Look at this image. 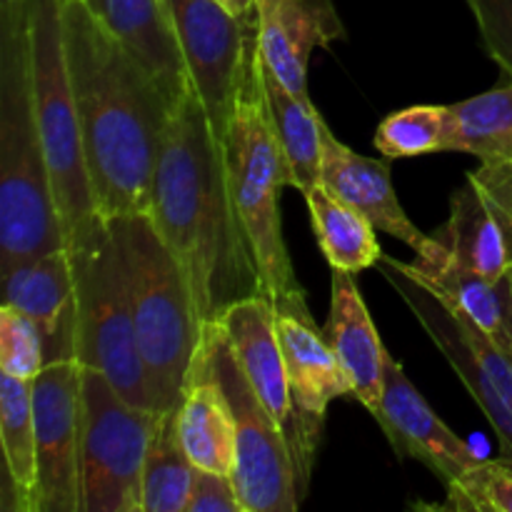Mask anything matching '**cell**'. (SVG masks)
<instances>
[{"label": "cell", "mask_w": 512, "mask_h": 512, "mask_svg": "<svg viewBox=\"0 0 512 512\" xmlns=\"http://www.w3.org/2000/svg\"><path fill=\"white\" fill-rule=\"evenodd\" d=\"M223 148L230 195L248 238L260 293L273 300L275 308L310 313L283 238L280 190L285 185L293 188V170L270 120L258 38L250 48L243 78L235 90Z\"/></svg>", "instance_id": "277c9868"}, {"label": "cell", "mask_w": 512, "mask_h": 512, "mask_svg": "<svg viewBox=\"0 0 512 512\" xmlns=\"http://www.w3.org/2000/svg\"><path fill=\"white\" fill-rule=\"evenodd\" d=\"M58 8L98 215L148 213L155 158L175 103L83 0H58Z\"/></svg>", "instance_id": "6da1fadb"}, {"label": "cell", "mask_w": 512, "mask_h": 512, "mask_svg": "<svg viewBox=\"0 0 512 512\" xmlns=\"http://www.w3.org/2000/svg\"><path fill=\"white\" fill-rule=\"evenodd\" d=\"M320 253L333 270L358 275L380 263L383 250L375 238V225L360 210L330 193L323 183L305 193Z\"/></svg>", "instance_id": "cb8c5ba5"}, {"label": "cell", "mask_w": 512, "mask_h": 512, "mask_svg": "<svg viewBox=\"0 0 512 512\" xmlns=\"http://www.w3.org/2000/svg\"><path fill=\"white\" fill-rule=\"evenodd\" d=\"M445 490L448 510L512 512V460H478Z\"/></svg>", "instance_id": "f1b7e54d"}, {"label": "cell", "mask_w": 512, "mask_h": 512, "mask_svg": "<svg viewBox=\"0 0 512 512\" xmlns=\"http://www.w3.org/2000/svg\"><path fill=\"white\" fill-rule=\"evenodd\" d=\"M70 255L75 265V358L103 373L128 403L155 410L123 263L108 220Z\"/></svg>", "instance_id": "52a82bcc"}, {"label": "cell", "mask_w": 512, "mask_h": 512, "mask_svg": "<svg viewBox=\"0 0 512 512\" xmlns=\"http://www.w3.org/2000/svg\"><path fill=\"white\" fill-rule=\"evenodd\" d=\"M200 350L228 395L235 420L233 483L245 512H295L298 478L285 430L250 385L228 335L218 320L203 323Z\"/></svg>", "instance_id": "ba28073f"}, {"label": "cell", "mask_w": 512, "mask_h": 512, "mask_svg": "<svg viewBox=\"0 0 512 512\" xmlns=\"http://www.w3.org/2000/svg\"><path fill=\"white\" fill-rule=\"evenodd\" d=\"M320 333L338 358L343 373L348 375L353 400H358L370 415L378 413L383 400L388 350L375 330L353 273L333 270L330 313Z\"/></svg>", "instance_id": "d6986e66"}, {"label": "cell", "mask_w": 512, "mask_h": 512, "mask_svg": "<svg viewBox=\"0 0 512 512\" xmlns=\"http://www.w3.org/2000/svg\"><path fill=\"white\" fill-rule=\"evenodd\" d=\"M218 323L223 325L258 398L285 430L290 453H295L298 418H295L293 393H290L288 365H285L278 325H275L273 300L265 298L263 293L245 295L220 313Z\"/></svg>", "instance_id": "9a60e30c"}, {"label": "cell", "mask_w": 512, "mask_h": 512, "mask_svg": "<svg viewBox=\"0 0 512 512\" xmlns=\"http://www.w3.org/2000/svg\"><path fill=\"white\" fill-rule=\"evenodd\" d=\"M380 273L403 298L435 348L445 355L512 460V353L460 315L448 300L410 275L403 263L380 258Z\"/></svg>", "instance_id": "30bf717a"}, {"label": "cell", "mask_w": 512, "mask_h": 512, "mask_svg": "<svg viewBox=\"0 0 512 512\" xmlns=\"http://www.w3.org/2000/svg\"><path fill=\"white\" fill-rule=\"evenodd\" d=\"M183 53L188 83L198 93L215 135L225 143L235 90L258 38L255 20L235 18L218 0H165Z\"/></svg>", "instance_id": "8fae6325"}, {"label": "cell", "mask_w": 512, "mask_h": 512, "mask_svg": "<svg viewBox=\"0 0 512 512\" xmlns=\"http://www.w3.org/2000/svg\"><path fill=\"white\" fill-rule=\"evenodd\" d=\"M178 428L195 468L233 475L235 420L228 395L210 370L205 353L195 350L178 405Z\"/></svg>", "instance_id": "44dd1931"}, {"label": "cell", "mask_w": 512, "mask_h": 512, "mask_svg": "<svg viewBox=\"0 0 512 512\" xmlns=\"http://www.w3.org/2000/svg\"><path fill=\"white\" fill-rule=\"evenodd\" d=\"M188 512H245L233 475L195 468Z\"/></svg>", "instance_id": "1f68e13d"}, {"label": "cell", "mask_w": 512, "mask_h": 512, "mask_svg": "<svg viewBox=\"0 0 512 512\" xmlns=\"http://www.w3.org/2000/svg\"><path fill=\"white\" fill-rule=\"evenodd\" d=\"M263 85L268 100L270 120L278 135L283 153L293 170V188L308 193L320 185V163H323V128L325 118L315 110L313 100L290 93L268 70L263 60Z\"/></svg>", "instance_id": "d4e9b609"}, {"label": "cell", "mask_w": 512, "mask_h": 512, "mask_svg": "<svg viewBox=\"0 0 512 512\" xmlns=\"http://www.w3.org/2000/svg\"><path fill=\"white\" fill-rule=\"evenodd\" d=\"M48 365V345L35 320L3 303L0 310V373L35 380Z\"/></svg>", "instance_id": "f546056e"}, {"label": "cell", "mask_w": 512, "mask_h": 512, "mask_svg": "<svg viewBox=\"0 0 512 512\" xmlns=\"http://www.w3.org/2000/svg\"><path fill=\"white\" fill-rule=\"evenodd\" d=\"M95 18L143 60L173 103L188 88V70L165 0H83Z\"/></svg>", "instance_id": "7402d4cb"}, {"label": "cell", "mask_w": 512, "mask_h": 512, "mask_svg": "<svg viewBox=\"0 0 512 512\" xmlns=\"http://www.w3.org/2000/svg\"><path fill=\"white\" fill-rule=\"evenodd\" d=\"M320 183L340 200L360 210L378 233L400 240L415 255H425L433 248V235H425L415 228L395 195L393 180H390V160H373L355 153L335 138L328 123L323 128Z\"/></svg>", "instance_id": "e0dca14e"}, {"label": "cell", "mask_w": 512, "mask_h": 512, "mask_svg": "<svg viewBox=\"0 0 512 512\" xmlns=\"http://www.w3.org/2000/svg\"><path fill=\"white\" fill-rule=\"evenodd\" d=\"M403 268L512 353V273L500 280L485 278L458 263L435 238L428 253Z\"/></svg>", "instance_id": "ffe728a7"}, {"label": "cell", "mask_w": 512, "mask_h": 512, "mask_svg": "<svg viewBox=\"0 0 512 512\" xmlns=\"http://www.w3.org/2000/svg\"><path fill=\"white\" fill-rule=\"evenodd\" d=\"M0 440L8 495L15 498L13 510L40 512L33 380H18L0 373Z\"/></svg>", "instance_id": "603a6c76"}, {"label": "cell", "mask_w": 512, "mask_h": 512, "mask_svg": "<svg viewBox=\"0 0 512 512\" xmlns=\"http://www.w3.org/2000/svg\"><path fill=\"white\" fill-rule=\"evenodd\" d=\"M83 512H143V473L160 410L128 403L83 365Z\"/></svg>", "instance_id": "9c48e42d"}, {"label": "cell", "mask_w": 512, "mask_h": 512, "mask_svg": "<svg viewBox=\"0 0 512 512\" xmlns=\"http://www.w3.org/2000/svg\"><path fill=\"white\" fill-rule=\"evenodd\" d=\"M30 83L35 118L48 160L55 208L63 225L65 248L75 253L103 225L93 198L83 133L65 60L58 0H25Z\"/></svg>", "instance_id": "8992f818"}, {"label": "cell", "mask_w": 512, "mask_h": 512, "mask_svg": "<svg viewBox=\"0 0 512 512\" xmlns=\"http://www.w3.org/2000/svg\"><path fill=\"white\" fill-rule=\"evenodd\" d=\"M195 465L178 428V410H160L143 473V512H188Z\"/></svg>", "instance_id": "4316f807"}, {"label": "cell", "mask_w": 512, "mask_h": 512, "mask_svg": "<svg viewBox=\"0 0 512 512\" xmlns=\"http://www.w3.org/2000/svg\"><path fill=\"white\" fill-rule=\"evenodd\" d=\"M280 348L288 365L290 393H293L295 418H298V445H295V478L300 500L308 493L310 475L323 440L325 415L333 400L353 398L348 375L325 343L313 315L298 310L275 308Z\"/></svg>", "instance_id": "4fadbf2b"}, {"label": "cell", "mask_w": 512, "mask_h": 512, "mask_svg": "<svg viewBox=\"0 0 512 512\" xmlns=\"http://www.w3.org/2000/svg\"><path fill=\"white\" fill-rule=\"evenodd\" d=\"M448 110L453 153L475 155L483 165L512 163V80Z\"/></svg>", "instance_id": "484cf974"}, {"label": "cell", "mask_w": 512, "mask_h": 512, "mask_svg": "<svg viewBox=\"0 0 512 512\" xmlns=\"http://www.w3.org/2000/svg\"><path fill=\"white\" fill-rule=\"evenodd\" d=\"M373 418L398 458L418 460L445 488L480 460L475 450L438 418L390 353L385 358L383 400Z\"/></svg>", "instance_id": "5bb4252c"}, {"label": "cell", "mask_w": 512, "mask_h": 512, "mask_svg": "<svg viewBox=\"0 0 512 512\" xmlns=\"http://www.w3.org/2000/svg\"><path fill=\"white\" fill-rule=\"evenodd\" d=\"M373 143L388 160L453 153V123L448 105H413L395 110L378 125Z\"/></svg>", "instance_id": "83f0119b"}, {"label": "cell", "mask_w": 512, "mask_h": 512, "mask_svg": "<svg viewBox=\"0 0 512 512\" xmlns=\"http://www.w3.org/2000/svg\"><path fill=\"white\" fill-rule=\"evenodd\" d=\"M83 365L53 360L33 380L40 512H83Z\"/></svg>", "instance_id": "7c38bea8"}, {"label": "cell", "mask_w": 512, "mask_h": 512, "mask_svg": "<svg viewBox=\"0 0 512 512\" xmlns=\"http://www.w3.org/2000/svg\"><path fill=\"white\" fill-rule=\"evenodd\" d=\"M258 48L270 73L298 98L308 95V63L315 48L345 38L333 0H258Z\"/></svg>", "instance_id": "2e32d148"}, {"label": "cell", "mask_w": 512, "mask_h": 512, "mask_svg": "<svg viewBox=\"0 0 512 512\" xmlns=\"http://www.w3.org/2000/svg\"><path fill=\"white\" fill-rule=\"evenodd\" d=\"M485 53L512 80V0H468Z\"/></svg>", "instance_id": "4dcf8cb0"}, {"label": "cell", "mask_w": 512, "mask_h": 512, "mask_svg": "<svg viewBox=\"0 0 512 512\" xmlns=\"http://www.w3.org/2000/svg\"><path fill=\"white\" fill-rule=\"evenodd\" d=\"M5 303L40 325L48 363L75 358V265L68 248L23 260L3 273Z\"/></svg>", "instance_id": "ac0fdd59"}, {"label": "cell", "mask_w": 512, "mask_h": 512, "mask_svg": "<svg viewBox=\"0 0 512 512\" xmlns=\"http://www.w3.org/2000/svg\"><path fill=\"white\" fill-rule=\"evenodd\" d=\"M65 248L35 118L25 0H3L0 25V273Z\"/></svg>", "instance_id": "3957f363"}, {"label": "cell", "mask_w": 512, "mask_h": 512, "mask_svg": "<svg viewBox=\"0 0 512 512\" xmlns=\"http://www.w3.org/2000/svg\"><path fill=\"white\" fill-rule=\"evenodd\" d=\"M108 225L123 263L155 410H170L183 393L203 330L188 278L148 213L120 215Z\"/></svg>", "instance_id": "5b68a950"}, {"label": "cell", "mask_w": 512, "mask_h": 512, "mask_svg": "<svg viewBox=\"0 0 512 512\" xmlns=\"http://www.w3.org/2000/svg\"><path fill=\"white\" fill-rule=\"evenodd\" d=\"M148 215L188 278L200 323L218 320L230 303L260 293L230 195L223 140L190 83L160 138Z\"/></svg>", "instance_id": "7a4b0ae2"}, {"label": "cell", "mask_w": 512, "mask_h": 512, "mask_svg": "<svg viewBox=\"0 0 512 512\" xmlns=\"http://www.w3.org/2000/svg\"><path fill=\"white\" fill-rule=\"evenodd\" d=\"M220 5L230 10L235 18L243 20H255V8H258V0H218Z\"/></svg>", "instance_id": "d6a6232c"}]
</instances>
